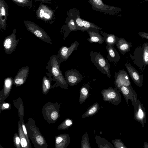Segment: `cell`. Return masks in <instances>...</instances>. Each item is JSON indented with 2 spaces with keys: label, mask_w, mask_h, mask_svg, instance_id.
Instances as JSON below:
<instances>
[{
  "label": "cell",
  "mask_w": 148,
  "mask_h": 148,
  "mask_svg": "<svg viewBox=\"0 0 148 148\" xmlns=\"http://www.w3.org/2000/svg\"><path fill=\"white\" fill-rule=\"evenodd\" d=\"M62 62L57 55L54 54L50 58L46 67L51 76L53 77L57 85L62 88L68 89V84L62 74L60 69Z\"/></svg>",
  "instance_id": "1"
},
{
  "label": "cell",
  "mask_w": 148,
  "mask_h": 148,
  "mask_svg": "<svg viewBox=\"0 0 148 148\" xmlns=\"http://www.w3.org/2000/svg\"><path fill=\"white\" fill-rule=\"evenodd\" d=\"M28 136L34 146L37 148H48L45 139L39 131V128L36 125L35 121L29 118L25 125Z\"/></svg>",
  "instance_id": "2"
},
{
  "label": "cell",
  "mask_w": 148,
  "mask_h": 148,
  "mask_svg": "<svg viewBox=\"0 0 148 148\" xmlns=\"http://www.w3.org/2000/svg\"><path fill=\"white\" fill-rule=\"evenodd\" d=\"M132 62L140 70L144 69L148 65V43L144 42L142 46L135 49L133 55L130 54Z\"/></svg>",
  "instance_id": "3"
},
{
  "label": "cell",
  "mask_w": 148,
  "mask_h": 148,
  "mask_svg": "<svg viewBox=\"0 0 148 148\" xmlns=\"http://www.w3.org/2000/svg\"><path fill=\"white\" fill-rule=\"evenodd\" d=\"M90 56L94 65L102 73L106 75L110 78L111 76L110 65L108 60L105 58L100 52L91 51L90 53Z\"/></svg>",
  "instance_id": "4"
},
{
  "label": "cell",
  "mask_w": 148,
  "mask_h": 148,
  "mask_svg": "<svg viewBox=\"0 0 148 148\" xmlns=\"http://www.w3.org/2000/svg\"><path fill=\"white\" fill-rule=\"evenodd\" d=\"M60 108L58 103L49 102L45 104L42 111L44 118L49 123H54L60 117Z\"/></svg>",
  "instance_id": "5"
},
{
  "label": "cell",
  "mask_w": 148,
  "mask_h": 148,
  "mask_svg": "<svg viewBox=\"0 0 148 148\" xmlns=\"http://www.w3.org/2000/svg\"><path fill=\"white\" fill-rule=\"evenodd\" d=\"M134 107V119L139 122L144 127L146 122V113L143 105L138 99L137 93L133 94V99L131 101Z\"/></svg>",
  "instance_id": "6"
},
{
  "label": "cell",
  "mask_w": 148,
  "mask_h": 148,
  "mask_svg": "<svg viewBox=\"0 0 148 148\" xmlns=\"http://www.w3.org/2000/svg\"><path fill=\"white\" fill-rule=\"evenodd\" d=\"M103 100L117 106L121 102V95L117 87H110L103 89L101 92Z\"/></svg>",
  "instance_id": "7"
},
{
  "label": "cell",
  "mask_w": 148,
  "mask_h": 148,
  "mask_svg": "<svg viewBox=\"0 0 148 148\" xmlns=\"http://www.w3.org/2000/svg\"><path fill=\"white\" fill-rule=\"evenodd\" d=\"M88 1L94 10L103 12L106 14H114L121 10L119 8L105 4L102 0H88Z\"/></svg>",
  "instance_id": "8"
},
{
  "label": "cell",
  "mask_w": 148,
  "mask_h": 148,
  "mask_svg": "<svg viewBox=\"0 0 148 148\" xmlns=\"http://www.w3.org/2000/svg\"><path fill=\"white\" fill-rule=\"evenodd\" d=\"M25 23L27 30L43 41L52 44L51 38L43 29L33 23Z\"/></svg>",
  "instance_id": "9"
},
{
  "label": "cell",
  "mask_w": 148,
  "mask_h": 148,
  "mask_svg": "<svg viewBox=\"0 0 148 148\" xmlns=\"http://www.w3.org/2000/svg\"><path fill=\"white\" fill-rule=\"evenodd\" d=\"M16 29H14L12 33L5 38L3 46L5 53L7 54H11L16 48L19 39H16Z\"/></svg>",
  "instance_id": "10"
},
{
  "label": "cell",
  "mask_w": 148,
  "mask_h": 148,
  "mask_svg": "<svg viewBox=\"0 0 148 148\" xmlns=\"http://www.w3.org/2000/svg\"><path fill=\"white\" fill-rule=\"evenodd\" d=\"M65 79L70 86L76 85L83 79V75L76 69H71L67 71L65 73Z\"/></svg>",
  "instance_id": "11"
},
{
  "label": "cell",
  "mask_w": 148,
  "mask_h": 148,
  "mask_svg": "<svg viewBox=\"0 0 148 148\" xmlns=\"http://www.w3.org/2000/svg\"><path fill=\"white\" fill-rule=\"evenodd\" d=\"M114 84L117 88L122 86H132L128 74L124 69L115 72Z\"/></svg>",
  "instance_id": "12"
},
{
  "label": "cell",
  "mask_w": 148,
  "mask_h": 148,
  "mask_svg": "<svg viewBox=\"0 0 148 148\" xmlns=\"http://www.w3.org/2000/svg\"><path fill=\"white\" fill-rule=\"evenodd\" d=\"M79 45L78 42L76 41L72 43L69 47L62 46L60 47L57 55L59 60L62 62L66 61L73 51L77 49Z\"/></svg>",
  "instance_id": "13"
},
{
  "label": "cell",
  "mask_w": 148,
  "mask_h": 148,
  "mask_svg": "<svg viewBox=\"0 0 148 148\" xmlns=\"http://www.w3.org/2000/svg\"><path fill=\"white\" fill-rule=\"evenodd\" d=\"M125 65L131 79L139 87H141L143 82V75H140L138 71L130 63H126Z\"/></svg>",
  "instance_id": "14"
},
{
  "label": "cell",
  "mask_w": 148,
  "mask_h": 148,
  "mask_svg": "<svg viewBox=\"0 0 148 148\" xmlns=\"http://www.w3.org/2000/svg\"><path fill=\"white\" fill-rule=\"evenodd\" d=\"M29 68L28 66L21 68L18 72L13 79V84L16 87L21 86L25 82L28 76Z\"/></svg>",
  "instance_id": "15"
},
{
  "label": "cell",
  "mask_w": 148,
  "mask_h": 148,
  "mask_svg": "<svg viewBox=\"0 0 148 148\" xmlns=\"http://www.w3.org/2000/svg\"><path fill=\"white\" fill-rule=\"evenodd\" d=\"M86 31L90 37L87 39L90 42H97L102 44L104 41V38L101 35L99 29L95 28H90Z\"/></svg>",
  "instance_id": "16"
},
{
  "label": "cell",
  "mask_w": 148,
  "mask_h": 148,
  "mask_svg": "<svg viewBox=\"0 0 148 148\" xmlns=\"http://www.w3.org/2000/svg\"><path fill=\"white\" fill-rule=\"evenodd\" d=\"M13 79L11 76L4 79L3 89L0 91V103L3 102L9 96L13 84Z\"/></svg>",
  "instance_id": "17"
},
{
  "label": "cell",
  "mask_w": 148,
  "mask_h": 148,
  "mask_svg": "<svg viewBox=\"0 0 148 148\" xmlns=\"http://www.w3.org/2000/svg\"><path fill=\"white\" fill-rule=\"evenodd\" d=\"M55 138V148H66L70 143V137L68 134H60Z\"/></svg>",
  "instance_id": "18"
},
{
  "label": "cell",
  "mask_w": 148,
  "mask_h": 148,
  "mask_svg": "<svg viewBox=\"0 0 148 148\" xmlns=\"http://www.w3.org/2000/svg\"><path fill=\"white\" fill-rule=\"evenodd\" d=\"M120 53L124 55L130 50L132 43L127 42L123 38H118L117 44L116 45Z\"/></svg>",
  "instance_id": "19"
},
{
  "label": "cell",
  "mask_w": 148,
  "mask_h": 148,
  "mask_svg": "<svg viewBox=\"0 0 148 148\" xmlns=\"http://www.w3.org/2000/svg\"><path fill=\"white\" fill-rule=\"evenodd\" d=\"M124 97L126 102L129 106L128 100L132 101L133 99V94L136 93V91L132 87L122 86L118 88Z\"/></svg>",
  "instance_id": "20"
},
{
  "label": "cell",
  "mask_w": 148,
  "mask_h": 148,
  "mask_svg": "<svg viewBox=\"0 0 148 148\" xmlns=\"http://www.w3.org/2000/svg\"><path fill=\"white\" fill-rule=\"evenodd\" d=\"M106 49L108 54L107 57L109 61L114 63L118 62L120 59V56L114 46L107 45Z\"/></svg>",
  "instance_id": "21"
},
{
  "label": "cell",
  "mask_w": 148,
  "mask_h": 148,
  "mask_svg": "<svg viewBox=\"0 0 148 148\" xmlns=\"http://www.w3.org/2000/svg\"><path fill=\"white\" fill-rule=\"evenodd\" d=\"M100 34L103 37L104 41L107 45H111L114 46L116 45L118 42V38L116 35L111 34H107L102 31H99Z\"/></svg>",
  "instance_id": "22"
},
{
  "label": "cell",
  "mask_w": 148,
  "mask_h": 148,
  "mask_svg": "<svg viewBox=\"0 0 148 148\" xmlns=\"http://www.w3.org/2000/svg\"><path fill=\"white\" fill-rule=\"evenodd\" d=\"M90 86L88 84L83 85L80 90L79 102L80 104L84 103L89 95Z\"/></svg>",
  "instance_id": "23"
},
{
  "label": "cell",
  "mask_w": 148,
  "mask_h": 148,
  "mask_svg": "<svg viewBox=\"0 0 148 148\" xmlns=\"http://www.w3.org/2000/svg\"><path fill=\"white\" fill-rule=\"evenodd\" d=\"M18 132L20 139V144L21 147L31 148L23 133L20 119L18 122Z\"/></svg>",
  "instance_id": "24"
},
{
  "label": "cell",
  "mask_w": 148,
  "mask_h": 148,
  "mask_svg": "<svg viewBox=\"0 0 148 148\" xmlns=\"http://www.w3.org/2000/svg\"><path fill=\"white\" fill-rule=\"evenodd\" d=\"M99 108V104L97 103H94L90 106L85 112L82 115V118L84 119L94 116L98 112Z\"/></svg>",
  "instance_id": "25"
},
{
  "label": "cell",
  "mask_w": 148,
  "mask_h": 148,
  "mask_svg": "<svg viewBox=\"0 0 148 148\" xmlns=\"http://www.w3.org/2000/svg\"><path fill=\"white\" fill-rule=\"evenodd\" d=\"M95 138L99 148H114V146L110 143L99 136L96 135Z\"/></svg>",
  "instance_id": "26"
},
{
  "label": "cell",
  "mask_w": 148,
  "mask_h": 148,
  "mask_svg": "<svg viewBox=\"0 0 148 148\" xmlns=\"http://www.w3.org/2000/svg\"><path fill=\"white\" fill-rule=\"evenodd\" d=\"M51 81L50 79L46 76L43 77L42 79V88L43 93L45 94L48 93L51 88Z\"/></svg>",
  "instance_id": "27"
},
{
  "label": "cell",
  "mask_w": 148,
  "mask_h": 148,
  "mask_svg": "<svg viewBox=\"0 0 148 148\" xmlns=\"http://www.w3.org/2000/svg\"><path fill=\"white\" fill-rule=\"evenodd\" d=\"M73 124V120L69 118H67L64 120L58 127L59 130L68 129Z\"/></svg>",
  "instance_id": "28"
},
{
  "label": "cell",
  "mask_w": 148,
  "mask_h": 148,
  "mask_svg": "<svg viewBox=\"0 0 148 148\" xmlns=\"http://www.w3.org/2000/svg\"><path fill=\"white\" fill-rule=\"evenodd\" d=\"M81 147V148H91L90 146L89 135L87 132H85L82 136Z\"/></svg>",
  "instance_id": "29"
},
{
  "label": "cell",
  "mask_w": 148,
  "mask_h": 148,
  "mask_svg": "<svg viewBox=\"0 0 148 148\" xmlns=\"http://www.w3.org/2000/svg\"><path fill=\"white\" fill-rule=\"evenodd\" d=\"M77 30L84 32L86 29L84 27L82 24V19L80 18L79 16H77L75 18Z\"/></svg>",
  "instance_id": "30"
},
{
  "label": "cell",
  "mask_w": 148,
  "mask_h": 148,
  "mask_svg": "<svg viewBox=\"0 0 148 148\" xmlns=\"http://www.w3.org/2000/svg\"><path fill=\"white\" fill-rule=\"evenodd\" d=\"M112 142L115 148H127L120 139H117L112 140Z\"/></svg>",
  "instance_id": "31"
},
{
  "label": "cell",
  "mask_w": 148,
  "mask_h": 148,
  "mask_svg": "<svg viewBox=\"0 0 148 148\" xmlns=\"http://www.w3.org/2000/svg\"><path fill=\"white\" fill-rule=\"evenodd\" d=\"M82 24L84 27L87 30L90 28H95L99 30H101L102 29L101 28L95 25L94 24L85 21L83 19H82Z\"/></svg>",
  "instance_id": "32"
},
{
  "label": "cell",
  "mask_w": 148,
  "mask_h": 148,
  "mask_svg": "<svg viewBox=\"0 0 148 148\" xmlns=\"http://www.w3.org/2000/svg\"><path fill=\"white\" fill-rule=\"evenodd\" d=\"M19 119L20 120L21 124L22 127V128L23 132V133L26 136V137L27 140L31 148H32L30 142V140L29 138V137L28 136V134L27 131V128L26 127V126L25 125L24 122L23 121V120H22L21 119V118H19Z\"/></svg>",
  "instance_id": "33"
},
{
  "label": "cell",
  "mask_w": 148,
  "mask_h": 148,
  "mask_svg": "<svg viewBox=\"0 0 148 148\" xmlns=\"http://www.w3.org/2000/svg\"><path fill=\"white\" fill-rule=\"evenodd\" d=\"M14 145L16 148H21L20 139L18 134L17 133H15L13 138Z\"/></svg>",
  "instance_id": "34"
},
{
  "label": "cell",
  "mask_w": 148,
  "mask_h": 148,
  "mask_svg": "<svg viewBox=\"0 0 148 148\" xmlns=\"http://www.w3.org/2000/svg\"><path fill=\"white\" fill-rule=\"evenodd\" d=\"M68 27L71 31L77 30V27L75 20L72 19L68 22Z\"/></svg>",
  "instance_id": "35"
},
{
  "label": "cell",
  "mask_w": 148,
  "mask_h": 148,
  "mask_svg": "<svg viewBox=\"0 0 148 148\" xmlns=\"http://www.w3.org/2000/svg\"><path fill=\"white\" fill-rule=\"evenodd\" d=\"M11 109L10 104L9 103H2L0 104V110H9Z\"/></svg>",
  "instance_id": "36"
},
{
  "label": "cell",
  "mask_w": 148,
  "mask_h": 148,
  "mask_svg": "<svg viewBox=\"0 0 148 148\" xmlns=\"http://www.w3.org/2000/svg\"><path fill=\"white\" fill-rule=\"evenodd\" d=\"M6 14L5 9L2 4L0 2V16H5Z\"/></svg>",
  "instance_id": "37"
},
{
  "label": "cell",
  "mask_w": 148,
  "mask_h": 148,
  "mask_svg": "<svg viewBox=\"0 0 148 148\" xmlns=\"http://www.w3.org/2000/svg\"><path fill=\"white\" fill-rule=\"evenodd\" d=\"M139 36L142 38H145L148 40V33L146 32H139L138 33Z\"/></svg>",
  "instance_id": "38"
},
{
  "label": "cell",
  "mask_w": 148,
  "mask_h": 148,
  "mask_svg": "<svg viewBox=\"0 0 148 148\" xmlns=\"http://www.w3.org/2000/svg\"><path fill=\"white\" fill-rule=\"evenodd\" d=\"M14 2L22 4H25L28 2V0H12Z\"/></svg>",
  "instance_id": "39"
},
{
  "label": "cell",
  "mask_w": 148,
  "mask_h": 148,
  "mask_svg": "<svg viewBox=\"0 0 148 148\" xmlns=\"http://www.w3.org/2000/svg\"><path fill=\"white\" fill-rule=\"evenodd\" d=\"M44 11L42 9H41L40 12V16L41 18H42L44 16Z\"/></svg>",
  "instance_id": "40"
},
{
  "label": "cell",
  "mask_w": 148,
  "mask_h": 148,
  "mask_svg": "<svg viewBox=\"0 0 148 148\" xmlns=\"http://www.w3.org/2000/svg\"><path fill=\"white\" fill-rule=\"evenodd\" d=\"M44 17L46 18H49L50 17V16L49 14L47 13H45L44 14Z\"/></svg>",
  "instance_id": "41"
},
{
  "label": "cell",
  "mask_w": 148,
  "mask_h": 148,
  "mask_svg": "<svg viewBox=\"0 0 148 148\" xmlns=\"http://www.w3.org/2000/svg\"><path fill=\"white\" fill-rule=\"evenodd\" d=\"M143 147L144 148H148V143L146 142H145L144 143Z\"/></svg>",
  "instance_id": "42"
},
{
  "label": "cell",
  "mask_w": 148,
  "mask_h": 148,
  "mask_svg": "<svg viewBox=\"0 0 148 148\" xmlns=\"http://www.w3.org/2000/svg\"><path fill=\"white\" fill-rule=\"evenodd\" d=\"M148 1V0H144V2Z\"/></svg>",
  "instance_id": "43"
},
{
  "label": "cell",
  "mask_w": 148,
  "mask_h": 148,
  "mask_svg": "<svg viewBox=\"0 0 148 148\" xmlns=\"http://www.w3.org/2000/svg\"><path fill=\"white\" fill-rule=\"evenodd\" d=\"M39 0V1H45V0Z\"/></svg>",
  "instance_id": "44"
}]
</instances>
